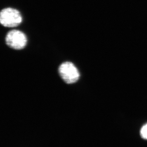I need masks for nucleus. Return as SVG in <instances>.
<instances>
[{
	"instance_id": "obj_1",
	"label": "nucleus",
	"mask_w": 147,
	"mask_h": 147,
	"mask_svg": "<svg viewBox=\"0 0 147 147\" xmlns=\"http://www.w3.org/2000/svg\"><path fill=\"white\" fill-rule=\"evenodd\" d=\"M22 17L18 10L13 8H6L0 13V22L3 26L15 27L22 22Z\"/></svg>"
},
{
	"instance_id": "obj_2",
	"label": "nucleus",
	"mask_w": 147,
	"mask_h": 147,
	"mask_svg": "<svg viewBox=\"0 0 147 147\" xmlns=\"http://www.w3.org/2000/svg\"><path fill=\"white\" fill-rule=\"evenodd\" d=\"M5 42L7 46L14 50L24 49L27 43L26 35L22 31L13 30L7 33Z\"/></svg>"
},
{
	"instance_id": "obj_3",
	"label": "nucleus",
	"mask_w": 147,
	"mask_h": 147,
	"mask_svg": "<svg viewBox=\"0 0 147 147\" xmlns=\"http://www.w3.org/2000/svg\"><path fill=\"white\" fill-rule=\"evenodd\" d=\"M58 71L60 76L67 84L75 83L79 79L80 74L77 68L69 61L61 64Z\"/></svg>"
},
{
	"instance_id": "obj_4",
	"label": "nucleus",
	"mask_w": 147,
	"mask_h": 147,
	"mask_svg": "<svg viewBox=\"0 0 147 147\" xmlns=\"http://www.w3.org/2000/svg\"><path fill=\"white\" fill-rule=\"evenodd\" d=\"M140 135L143 139L147 140V124L144 125L141 129Z\"/></svg>"
}]
</instances>
